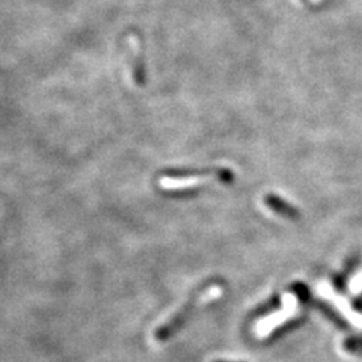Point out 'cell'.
<instances>
[{
	"instance_id": "1",
	"label": "cell",
	"mask_w": 362,
	"mask_h": 362,
	"mask_svg": "<svg viewBox=\"0 0 362 362\" xmlns=\"http://www.w3.org/2000/svg\"><path fill=\"white\" fill-rule=\"evenodd\" d=\"M219 294H221L219 287H211L207 293L204 291V293L198 294L197 298H192L190 300H187V303H185L183 307L178 308L171 317H169V319H166L160 326L157 327L156 332H154L156 341H165V339H168L169 335H173L178 329V327L185 323V320L190 315L192 310H195L198 305L207 303L213 299H216Z\"/></svg>"
},
{
	"instance_id": "2",
	"label": "cell",
	"mask_w": 362,
	"mask_h": 362,
	"mask_svg": "<svg viewBox=\"0 0 362 362\" xmlns=\"http://www.w3.org/2000/svg\"><path fill=\"white\" fill-rule=\"evenodd\" d=\"M213 178H219L223 183H231L233 173L230 169H214V171L207 177H163L160 180V187L165 190H185L206 185L207 181H211Z\"/></svg>"
},
{
	"instance_id": "3",
	"label": "cell",
	"mask_w": 362,
	"mask_h": 362,
	"mask_svg": "<svg viewBox=\"0 0 362 362\" xmlns=\"http://www.w3.org/2000/svg\"><path fill=\"white\" fill-rule=\"evenodd\" d=\"M264 202L266 206L272 210L275 211L278 214H281V216H284L287 219H291V221H298L299 219V211L294 209L291 204H288L287 201H284L282 198L274 195V194H269L266 195L264 198Z\"/></svg>"
},
{
	"instance_id": "4",
	"label": "cell",
	"mask_w": 362,
	"mask_h": 362,
	"mask_svg": "<svg viewBox=\"0 0 362 362\" xmlns=\"http://www.w3.org/2000/svg\"><path fill=\"white\" fill-rule=\"evenodd\" d=\"M213 362H234V361H221L219 359V361H213Z\"/></svg>"
}]
</instances>
